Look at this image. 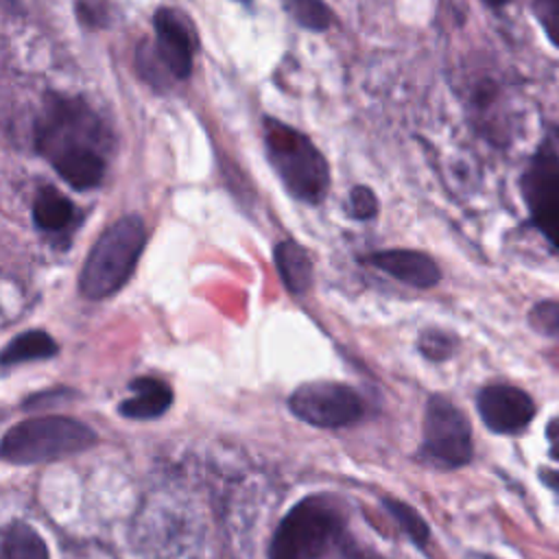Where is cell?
<instances>
[{
  "instance_id": "6da1fadb",
  "label": "cell",
  "mask_w": 559,
  "mask_h": 559,
  "mask_svg": "<svg viewBox=\"0 0 559 559\" xmlns=\"http://www.w3.org/2000/svg\"><path fill=\"white\" fill-rule=\"evenodd\" d=\"M107 131L81 98L48 96L35 120V148L57 175L76 190L100 183L105 175L103 148Z\"/></svg>"
},
{
  "instance_id": "7a4b0ae2",
  "label": "cell",
  "mask_w": 559,
  "mask_h": 559,
  "mask_svg": "<svg viewBox=\"0 0 559 559\" xmlns=\"http://www.w3.org/2000/svg\"><path fill=\"white\" fill-rule=\"evenodd\" d=\"M144 223L140 216H122L111 223L94 242L83 264L79 288L87 299H105L129 280L142 249Z\"/></svg>"
},
{
  "instance_id": "3957f363",
  "label": "cell",
  "mask_w": 559,
  "mask_h": 559,
  "mask_svg": "<svg viewBox=\"0 0 559 559\" xmlns=\"http://www.w3.org/2000/svg\"><path fill=\"white\" fill-rule=\"evenodd\" d=\"M264 144L286 190L304 203H321L330 186V168L319 148L304 133L273 118L264 120Z\"/></svg>"
},
{
  "instance_id": "277c9868",
  "label": "cell",
  "mask_w": 559,
  "mask_h": 559,
  "mask_svg": "<svg viewBox=\"0 0 559 559\" xmlns=\"http://www.w3.org/2000/svg\"><path fill=\"white\" fill-rule=\"evenodd\" d=\"M96 443V432L72 417H33L4 432L2 459L15 465L46 463L83 452Z\"/></svg>"
},
{
  "instance_id": "5b68a950",
  "label": "cell",
  "mask_w": 559,
  "mask_h": 559,
  "mask_svg": "<svg viewBox=\"0 0 559 559\" xmlns=\"http://www.w3.org/2000/svg\"><path fill=\"white\" fill-rule=\"evenodd\" d=\"M341 531V513L330 500L321 496L304 498L280 522L269 559H321Z\"/></svg>"
},
{
  "instance_id": "8992f818",
  "label": "cell",
  "mask_w": 559,
  "mask_h": 559,
  "mask_svg": "<svg viewBox=\"0 0 559 559\" xmlns=\"http://www.w3.org/2000/svg\"><path fill=\"white\" fill-rule=\"evenodd\" d=\"M417 459L435 469H456L472 459V428L448 397L432 395L424 415V439Z\"/></svg>"
},
{
  "instance_id": "52a82bcc",
  "label": "cell",
  "mask_w": 559,
  "mask_h": 559,
  "mask_svg": "<svg viewBox=\"0 0 559 559\" xmlns=\"http://www.w3.org/2000/svg\"><path fill=\"white\" fill-rule=\"evenodd\" d=\"M520 192L535 229L559 249V153L550 140L531 155Z\"/></svg>"
},
{
  "instance_id": "ba28073f",
  "label": "cell",
  "mask_w": 559,
  "mask_h": 559,
  "mask_svg": "<svg viewBox=\"0 0 559 559\" xmlns=\"http://www.w3.org/2000/svg\"><path fill=\"white\" fill-rule=\"evenodd\" d=\"M290 411L319 428H338L354 424L365 413L362 397L341 382H306L293 391Z\"/></svg>"
},
{
  "instance_id": "9c48e42d",
  "label": "cell",
  "mask_w": 559,
  "mask_h": 559,
  "mask_svg": "<svg viewBox=\"0 0 559 559\" xmlns=\"http://www.w3.org/2000/svg\"><path fill=\"white\" fill-rule=\"evenodd\" d=\"M476 408L485 426L500 435H515L524 430L535 415V402L531 395L511 384H487L480 389Z\"/></svg>"
},
{
  "instance_id": "30bf717a",
  "label": "cell",
  "mask_w": 559,
  "mask_h": 559,
  "mask_svg": "<svg viewBox=\"0 0 559 559\" xmlns=\"http://www.w3.org/2000/svg\"><path fill=\"white\" fill-rule=\"evenodd\" d=\"M155 50L170 76L188 79L192 70V41L183 22L170 9H157L153 15Z\"/></svg>"
},
{
  "instance_id": "8fae6325",
  "label": "cell",
  "mask_w": 559,
  "mask_h": 559,
  "mask_svg": "<svg viewBox=\"0 0 559 559\" xmlns=\"http://www.w3.org/2000/svg\"><path fill=\"white\" fill-rule=\"evenodd\" d=\"M367 262L415 288H430L441 280L437 262L428 253L415 249L376 251L367 255Z\"/></svg>"
},
{
  "instance_id": "7c38bea8",
  "label": "cell",
  "mask_w": 559,
  "mask_h": 559,
  "mask_svg": "<svg viewBox=\"0 0 559 559\" xmlns=\"http://www.w3.org/2000/svg\"><path fill=\"white\" fill-rule=\"evenodd\" d=\"M131 395L120 402V415L129 419H155L162 417L173 404V391L164 380L157 378H135L131 384Z\"/></svg>"
},
{
  "instance_id": "4fadbf2b",
  "label": "cell",
  "mask_w": 559,
  "mask_h": 559,
  "mask_svg": "<svg viewBox=\"0 0 559 559\" xmlns=\"http://www.w3.org/2000/svg\"><path fill=\"white\" fill-rule=\"evenodd\" d=\"M76 216V207L57 188L44 186L37 190L33 199V221L41 231H66L68 227H72Z\"/></svg>"
},
{
  "instance_id": "5bb4252c",
  "label": "cell",
  "mask_w": 559,
  "mask_h": 559,
  "mask_svg": "<svg viewBox=\"0 0 559 559\" xmlns=\"http://www.w3.org/2000/svg\"><path fill=\"white\" fill-rule=\"evenodd\" d=\"M275 266L290 293L304 295L312 286V262L299 242L282 240L275 247Z\"/></svg>"
},
{
  "instance_id": "9a60e30c",
  "label": "cell",
  "mask_w": 559,
  "mask_h": 559,
  "mask_svg": "<svg viewBox=\"0 0 559 559\" xmlns=\"http://www.w3.org/2000/svg\"><path fill=\"white\" fill-rule=\"evenodd\" d=\"M0 559H50L46 542L26 522H11L2 531Z\"/></svg>"
},
{
  "instance_id": "2e32d148",
  "label": "cell",
  "mask_w": 559,
  "mask_h": 559,
  "mask_svg": "<svg viewBox=\"0 0 559 559\" xmlns=\"http://www.w3.org/2000/svg\"><path fill=\"white\" fill-rule=\"evenodd\" d=\"M57 354V343L44 330H26L17 334L2 352V365L11 367L26 360H44Z\"/></svg>"
},
{
  "instance_id": "e0dca14e",
  "label": "cell",
  "mask_w": 559,
  "mask_h": 559,
  "mask_svg": "<svg viewBox=\"0 0 559 559\" xmlns=\"http://www.w3.org/2000/svg\"><path fill=\"white\" fill-rule=\"evenodd\" d=\"M384 507L389 509V513L393 515V520L400 524V528L417 544V546H426L430 531L424 522V518L406 502L402 500H393V498H384Z\"/></svg>"
},
{
  "instance_id": "ac0fdd59",
  "label": "cell",
  "mask_w": 559,
  "mask_h": 559,
  "mask_svg": "<svg viewBox=\"0 0 559 559\" xmlns=\"http://www.w3.org/2000/svg\"><path fill=\"white\" fill-rule=\"evenodd\" d=\"M286 11L295 22L310 31H325L332 22V15L323 0H282Z\"/></svg>"
},
{
  "instance_id": "d6986e66",
  "label": "cell",
  "mask_w": 559,
  "mask_h": 559,
  "mask_svg": "<svg viewBox=\"0 0 559 559\" xmlns=\"http://www.w3.org/2000/svg\"><path fill=\"white\" fill-rule=\"evenodd\" d=\"M528 323L542 336L559 341V301L544 299L528 310Z\"/></svg>"
},
{
  "instance_id": "ffe728a7",
  "label": "cell",
  "mask_w": 559,
  "mask_h": 559,
  "mask_svg": "<svg viewBox=\"0 0 559 559\" xmlns=\"http://www.w3.org/2000/svg\"><path fill=\"white\" fill-rule=\"evenodd\" d=\"M531 9L548 41L559 48V0H531Z\"/></svg>"
},
{
  "instance_id": "44dd1931",
  "label": "cell",
  "mask_w": 559,
  "mask_h": 559,
  "mask_svg": "<svg viewBox=\"0 0 559 559\" xmlns=\"http://www.w3.org/2000/svg\"><path fill=\"white\" fill-rule=\"evenodd\" d=\"M454 336L441 330H426L419 336V352L430 360H445L454 352Z\"/></svg>"
},
{
  "instance_id": "7402d4cb",
  "label": "cell",
  "mask_w": 559,
  "mask_h": 559,
  "mask_svg": "<svg viewBox=\"0 0 559 559\" xmlns=\"http://www.w3.org/2000/svg\"><path fill=\"white\" fill-rule=\"evenodd\" d=\"M349 210H352V216L358 221L371 218L378 212V199L367 186H356L349 192Z\"/></svg>"
},
{
  "instance_id": "603a6c76",
  "label": "cell",
  "mask_w": 559,
  "mask_h": 559,
  "mask_svg": "<svg viewBox=\"0 0 559 559\" xmlns=\"http://www.w3.org/2000/svg\"><path fill=\"white\" fill-rule=\"evenodd\" d=\"M107 0H76V15L85 26H103L107 24Z\"/></svg>"
},
{
  "instance_id": "cb8c5ba5",
  "label": "cell",
  "mask_w": 559,
  "mask_h": 559,
  "mask_svg": "<svg viewBox=\"0 0 559 559\" xmlns=\"http://www.w3.org/2000/svg\"><path fill=\"white\" fill-rule=\"evenodd\" d=\"M487 4H491V7H502V4H507L509 0H485Z\"/></svg>"
}]
</instances>
